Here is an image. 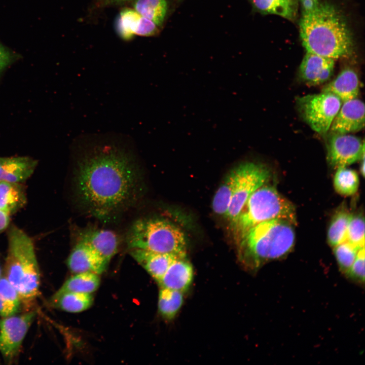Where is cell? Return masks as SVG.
I'll use <instances>...</instances> for the list:
<instances>
[{
	"instance_id": "cell-6",
	"label": "cell",
	"mask_w": 365,
	"mask_h": 365,
	"mask_svg": "<svg viewBox=\"0 0 365 365\" xmlns=\"http://www.w3.org/2000/svg\"><path fill=\"white\" fill-rule=\"evenodd\" d=\"M126 239L130 249L186 257L187 243L183 232L164 219L142 218L136 221L130 228Z\"/></svg>"
},
{
	"instance_id": "cell-27",
	"label": "cell",
	"mask_w": 365,
	"mask_h": 365,
	"mask_svg": "<svg viewBox=\"0 0 365 365\" xmlns=\"http://www.w3.org/2000/svg\"><path fill=\"white\" fill-rule=\"evenodd\" d=\"M133 9L159 28L165 20L167 5L166 0H135Z\"/></svg>"
},
{
	"instance_id": "cell-14",
	"label": "cell",
	"mask_w": 365,
	"mask_h": 365,
	"mask_svg": "<svg viewBox=\"0 0 365 365\" xmlns=\"http://www.w3.org/2000/svg\"><path fill=\"white\" fill-rule=\"evenodd\" d=\"M119 35L129 40L134 35L150 36L158 32L159 27L152 21L143 17L134 9L125 8L120 12L116 23Z\"/></svg>"
},
{
	"instance_id": "cell-12",
	"label": "cell",
	"mask_w": 365,
	"mask_h": 365,
	"mask_svg": "<svg viewBox=\"0 0 365 365\" xmlns=\"http://www.w3.org/2000/svg\"><path fill=\"white\" fill-rule=\"evenodd\" d=\"M109 262L86 243L78 240L67 260L70 271L74 274L103 273Z\"/></svg>"
},
{
	"instance_id": "cell-30",
	"label": "cell",
	"mask_w": 365,
	"mask_h": 365,
	"mask_svg": "<svg viewBox=\"0 0 365 365\" xmlns=\"http://www.w3.org/2000/svg\"><path fill=\"white\" fill-rule=\"evenodd\" d=\"M333 248L339 267L341 271L345 274L352 266L360 248L346 240Z\"/></svg>"
},
{
	"instance_id": "cell-23",
	"label": "cell",
	"mask_w": 365,
	"mask_h": 365,
	"mask_svg": "<svg viewBox=\"0 0 365 365\" xmlns=\"http://www.w3.org/2000/svg\"><path fill=\"white\" fill-rule=\"evenodd\" d=\"M237 171L234 166L227 173L215 192L212 202L213 211L226 217L235 190Z\"/></svg>"
},
{
	"instance_id": "cell-1",
	"label": "cell",
	"mask_w": 365,
	"mask_h": 365,
	"mask_svg": "<svg viewBox=\"0 0 365 365\" xmlns=\"http://www.w3.org/2000/svg\"><path fill=\"white\" fill-rule=\"evenodd\" d=\"M76 142L75 188L84 210L105 220L133 204L142 191L141 174L126 139L96 135Z\"/></svg>"
},
{
	"instance_id": "cell-33",
	"label": "cell",
	"mask_w": 365,
	"mask_h": 365,
	"mask_svg": "<svg viewBox=\"0 0 365 365\" xmlns=\"http://www.w3.org/2000/svg\"><path fill=\"white\" fill-rule=\"evenodd\" d=\"M20 58V55L0 42V74Z\"/></svg>"
},
{
	"instance_id": "cell-28",
	"label": "cell",
	"mask_w": 365,
	"mask_h": 365,
	"mask_svg": "<svg viewBox=\"0 0 365 365\" xmlns=\"http://www.w3.org/2000/svg\"><path fill=\"white\" fill-rule=\"evenodd\" d=\"M18 294L6 277L0 278V315L6 317L15 315L21 305Z\"/></svg>"
},
{
	"instance_id": "cell-2",
	"label": "cell",
	"mask_w": 365,
	"mask_h": 365,
	"mask_svg": "<svg viewBox=\"0 0 365 365\" xmlns=\"http://www.w3.org/2000/svg\"><path fill=\"white\" fill-rule=\"evenodd\" d=\"M306 52L336 59L348 57L354 49L352 33L340 10L325 0L301 9L299 23Z\"/></svg>"
},
{
	"instance_id": "cell-5",
	"label": "cell",
	"mask_w": 365,
	"mask_h": 365,
	"mask_svg": "<svg viewBox=\"0 0 365 365\" xmlns=\"http://www.w3.org/2000/svg\"><path fill=\"white\" fill-rule=\"evenodd\" d=\"M273 219L285 220L296 225V209L276 188L265 184L248 198L233 225L238 242L251 228Z\"/></svg>"
},
{
	"instance_id": "cell-21",
	"label": "cell",
	"mask_w": 365,
	"mask_h": 365,
	"mask_svg": "<svg viewBox=\"0 0 365 365\" xmlns=\"http://www.w3.org/2000/svg\"><path fill=\"white\" fill-rule=\"evenodd\" d=\"M100 282V278L97 274L90 272L77 273L69 278L52 298L68 292L91 294L97 289Z\"/></svg>"
},
{
	"instance_id": "cell-4",
	"label": "cell",
	"mask_w": 365,
	"mask_h": 365,
	"mask_svg": "<svg viewBox=\"0 0 365 365\" xmlns=\"http://www.w3.org/2000/svg\"><path fill=\"white\" fill-rule=\"evenodd\" d=\"M6 278L14 287L21 303L28 309L39 294L40 273L32 240L23 231L12 226L8 232Z\"/></svg>"
},
{
	"instance_id": "cell-29",
	"label": "cell",
	"mask_w": 365,
	"mask_h": 365,
	"mask_svg": "<svg viewBox=\"0 0 365 365\" xmlns=\"http://www.w3.org/2000/svg\"><path fill=\"white\" fill-rule=\"evenodd\" d=\"M333 182L335 190L338 194L349 196L357 191L359 178L355 170L347 166L340 167L337 168Z\"/></svg>"
},
{
	"instance_id": "cell-19",
	"label": "cell",
	"mask_w": 365,
	"mask_h": 365,
	"mask_svg": "<svg viewBox=\"0 0 365 365\" xmlns=\"http://www.w3.org/2000/svg\"><path fill=\"white\" fill-rule=\"evenodd\" d=\"M321 92L336 95L342 103L357 98L359 92L357 72L350 67L343 69L334 79L324 86Z\"/></svg>"
},
{
	"instance_id": "cell-25",
	"label": "cell",
	"mask_w": 365,
	"mask_h": 365,
	"mask_svg": "<svg viewBox=\"0 0 365 365\" xmlns=\"http://www.w3.org/2000/svg\"><path fill=\"white\" fill-rule=\"evenodd\" d=\"M351 214L346 207L341 206L333 215L327 232V241L332 247L346 240L347 227Z\"/></svg>"
},
{
	"instance_id": "cell-34",
	"label": "cell",
	"mask_w": 365,
	"mask_h": 365,
	"mask_svg": "<svg viewBox=\"0 0 365 365\" xmlns=\"http://www.w3.org/2000/svg\"><path fill=\"white\" fill-rule=\"evenodd\" d=\"M101 7L114 6L122 5L135 0H95Z\"/></svg>"
},
{
	"instance_id": "cell-11",
	"label": "cell",
	"mask_w": 365,
	"mask_h": 365,
	"mask_svg": "<svg viewBox=\"0 0 365 365\" xmlns=\"http://www.w3.org/2000/svg\"><path fill=\"white\" fill-rule=\"evenodd\" d=\"M364 127V104L357 98L342 103L328 130L331 134H349Z\"/></svg>"
},
{
	"instance_id": "cell-7",
	"label": "cell",
	"mask_w": 365,
	"mask_h": 365,
	"mask_svg": "<svg viewBox=\"0 0 365 365\" xmlns=\"http://www.w3.org/2000/svg\"><path fill=\"white\" fill-rule=\"evenodd\" d=\"M235 167L237 179L226 217L233 226L248 198L258 188L268 182L271 176L264 164L250 160L239 162Z\"/></svg>"
},
{
	"instance_id": "cell-22",
	"label": "cell",
	"mask_w": 365,
	"mask_h": 365,
	"mask_svg": "<svg viewBox=\"0 0 365 365\" xmlns=\"http://www.w3.org/2000/svg\"><path fill=\"white\" fill-rule=\"evenodd\" d=\"M26 200L20 184L0 180V210L11 215L23 207Z\"/></svg>"
},
{
	"instance_id": "cell-20",
	"label": "cell",
	"mask_w": 365,
	"mask_h": 365,
	"mask_svg": "<svg viewBox=\"0 0 365 365\" xmlns=\"http://www.w3.org/2000/svg\"><path fill=\"white\" fill-rule=\"evenodd\" d=\"M253 9L262 15H276L295 22L298 18L299 0H248Z\"/></svg>"
},
{
	"instance_id": "cell-13",
	"label": "cell",
	"mask_w": 365,
	"mask_h": 365,
	"mask_svg": "<svg viewBox=\"0 0 365 365\" xmlns=\"http://www.w3.org/2000/svg\"><path fill=\"white\" fill-rule=\"evenodd\" d=\"M334 67V59L306 52L300 64L299 75L307 84L317 86L331 78Z\"/></svg>"
},
{
	"instance_id": "cell-31",
	"label": "cell",
	"mask_w": 365,
	"mask_h": 365,
	"mask_svg": "<svg viewBox=\"0 0 365 365\" xmlns=\"http://www.w3.org/2000/svg\"><path fill=\"white\" fill-rule=\"evenodd\" d=\"M346 241L359 248L364 247V220L361 213L351 214L347 227Z\"/></svg>"
},
{
	"instance_id": "cell-18",
	"label": "cell",
	"mask_w": 365,
	"mask_h": 365,
	"mask_svg": "<svg viewBox=\"0 0 365 365\" xmlns=\"http://www.w3.org/2000/svg\"><path fill=\"white\" fill-rule=\"evenodd\" d=\"M186 258L177 259L171 264L158 282L161 287L182 293L189 288L193 281L194 271L192 265Z\"/></svg>"
},
{
	"instance_id": "cell-15",
	"label": "cell",
	"mask_w": 365,
	"mask_h": 365,
	"mask_svg": "<svg viewBox=\"0 0 365 365\" xmlns=\"http://www.w3.org/2000/svg\"><path fill=\"white\" fill-rule=\"evenodd\" d=\"M37 164L29 157H0V180L20 184L32 174Z\"/></svg>"
},
{
	"instance_id": "cell-36",
	"label": "cell",
	"mask_w": 365,
	"mask_h": 365,
	"mask_svg": "<svg viewBox=\"0 0 365 365\" xmlns=\"http://www.w3.org/2000/svg\"><path fill=\"white\" fill-rule=\"evenodd\" d=\"M364 156H363L361 159L360 160H361V164H360V172L361 175L363 176L364 174Z\"/></svg>"
},
{
	"instance_id": "cell-16",
	"label": "cell",
	"mask_w": 365,
	"mask_h": 365,
	"mask_svg": "<svg viewBox=\"0 0 365 365\" xmlns=\"http://www.w3.org/2000/svg\"><path fill=\"white\" fill-rule=\"evenodd\" d=\"M79 240L90 246L108 262L116 254L119 245L117 235L106 229H87L81 233Z\"/></svg>"
},
{
	"instance_id": "cell-24",
	"label": "cell",
	"mask_w": 365,
	"mask_h": 365,
	"mask_svg": "<svg viewBox=\"0 0 365 365\" xmlns=\"http://www.w3.org/2000/svg\"><path fill=\"white\" fill-rule=\"evenodd\" d=\"M50 301L52 305L63 311L79 313L90 308L93 299L91 294L68 292L51 298Z\"/></svg>"
},
{
	"instance_id": "cell-3",
	"label": "cell",
	"mask_w": 365,
	"mask_h": 365,
	"mask_svg": "<svg viewBox=\"0 0 365 365\" xmlns=\"http://www.w3.org/2000/svg\"><path fill=\"white\" fill-rule=\"evenodd\" d=\"M294 225L282 219H273L251 228L239 243L241 260L256 270L264 264L286 256L295 242Z\"/></svg>"
},
{
	"instance_id": "cell-8",
	"label": "cell",
	"mask_w": 365,
	"mask_h": 365,
	"mask_svg": "<svg viewBox=\"0 0 365 365\" xmlns=\"http://www.w3.org/2000/svg\"><path fill=\"white\" fill-rule=\"evenodd\" d=\"M342 104L336 95L327 92L298 98L297 105L305 122L316 132L326 134Z\"/></svg>"
},
{
	"instance_id": "cell-35",
	"label": "cell",
	"mask_w": 365,
	"mask_h": 365,
	"mask_svg": "<svg viewBox=\"0 0 365 365\" xmlns=\"http://www.w3.org/2000/svg\"><path fill=\"white\" fill-rule=\"evenodd\" d=\"M10 214L0 210V232L6 230L9 224Z\"/></svg>"
},
{
	"instance_id": "cell-17",
	"label": "cell",
	"mask_w": 365,
	"mask_h": 365,
	"mask_svg": "<svg viewBox=\"0 0 365 365\" xmlns=\"http://www.w3.org/2000/svg\"><path fill=\"white\" fill-rule=\"evenodd\" d=\"M131 256L158 282L162 278L171 264L185 258L178 255L152 252L140 249H130Z\"/></svg>"
},
{
	"instance_id": "cell-9",
	"label": "cell",
	"mask_w": 365,
	"mask_h": 365,
	"mask_svg": "<svg viewBox=\"0 0 365 365\" xmlns=\"http://www.w3.org/2000/svg\"><path fill=\"white\" fill-rule=\"evenodd\" d=\"M35 315L36 312L31 310L0 319V352L8 360H12L18 353Z\"/></svg>"
},
{
	"instance_id": "cell-37",
	"label": "cell",
	"mask_w": 365,
	"mask_h": 365,
	"mask_svg": "<svg viewBox=\"0 0 365 365\" xmlns=\"http://www.w3.org/2000/svg\"><path fill=\"white\" fill-rule=\"evenodd\" d=\"M1 267H0V278H1Z\"/></svg>"
},
{
	"instance_id": "cell-26",
	"label": "cell",
	"mask_w": 365,
	"mask_h": 365,
	"mask_svg": "<svg viewBox=\"0 0 365 365\" xmlns=\"http://www.w3.org/2000/svg\"><path fill=\"white\" fill-rule=\"evenodd\" d=\"M184 301L183 293L161 287L158 295V310L167 320L173 319L181 308Z\"/></svg>"
},
{
	"instance_id": "cell-32",
	"label": "cell",
	"mask_w": 365,
	"mask_h": 365,
	"mask_svg": "<svg viewBox=\"0 0 365 365\" xmlns=\"http://www.w3.org/2000/svg\"><path fill=\"white\" fill-rule=\"evenodd\" d=\"M349 279L361 284L364 282V247L358 251L356 258L345 273Z\"/></svg>"
},
{
	"instance_id": "cell-10",
	"label": "cell",
	"mask_w": 365,
	"mask_h": 365,
	"mask_svg": "<svg viewBox=\"0 0 365 365\" xmlns=\"http://www.w3.org/2000/svg\"><path fill=\"white\" fill-rule=\"evenodd\" d=\"M326 158L334 168L347 166L364 156L363 141L349 134H331L326 145Z\"/></svg>"
}]
</instances>
